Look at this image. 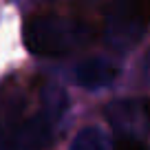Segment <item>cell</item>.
Listing matches in <instances>:
<instances>
[{
  "instance_id": "6da1fadb",
  "label": "cell",
  "mask_w": 150,
  "mask_h": 150,
  "mask_svg": "<svg viewBox=\"0 0 150 150\" xmlns=\"http://www.w3.org/2000/svg\"><path fill=\"white\" fill-rule=\"evenodd\" d=\"M146 80L150 82V55H148V60H146Z\"/></svg>"
},
{
  "instance_id": "7a4b0ae2",
  "label": "cell",
  "mask_w": 150,
  "mask_h": 150,
  "mask_svg": "<svg viewBox=\"0 0 150 150\" xmlns=\"http://www.w3.org/2000/svg\"><path fill=\"white\" fill-rule=\"evenodd\" d=\"M146 2H148V13H150V0H146Z\"/></svg>"
}]
</instances>
